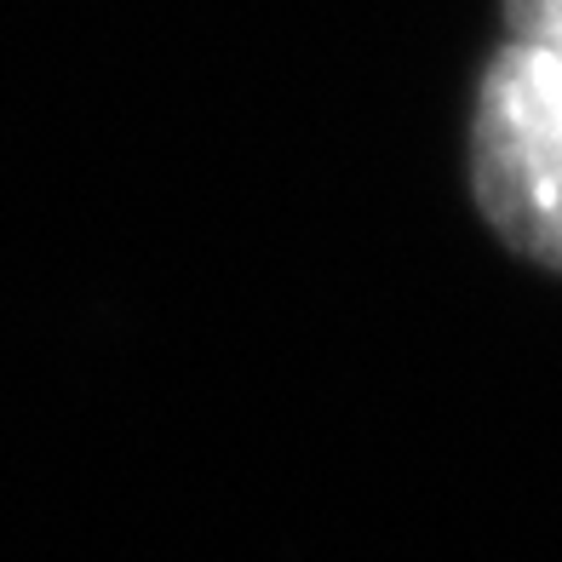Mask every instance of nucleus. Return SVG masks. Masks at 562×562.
Masks as SVG:
<instances>
[{"label":"nucleus","mask_w":562,"mask_h":562,"mask_svg":"<svg viewBox=\"0 0 562 562\" xmlns=\"http://www.w3.org/2000/svg\"><path fill=\"white\" fill-rule=\"evenodd\" d=\"M471 184L522 259L562 270V53L533 41L499 46L476 87Z\"/></svg>","instance_id":"1"},{"label":"nucleus","mask_w":562,"mask_h":562,"mask_svg":"<svg viewBox=\"0 0 562 562\" xmlns=\"http://www.w3.org/2000/svg\"><path fill=\"white\" fill-rule=\"evenodd\" d=\"M510 41H533L562 53V0H505Z\"/></svg>","instance_id":"2"}]
</instances>
